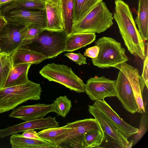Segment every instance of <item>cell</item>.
I'll use <instances>...</instances> for the list:
<instances>
[{"label": "cell", "instance_id": "1", "mask_svg": "<svg viewBox=\"0 0 148 148\" xmlns=\"http://www.w3.org/2000/svg\"><path fill=\"white\" fill-rule=\"evenodd\" d=\"M114 3L113 18L125 45L131 54L144 60L146 55L145 42L136 28L128 5L122 0H115Z\"/></svg>", "mask_w": 148, "mask_h": 148}, {"label": "cell", "instance_id": "2", "mask_svg": "<svg viewBox=\"0 0 148 148\" xmlns=\"http://www.w3.org/2000/svg\"><path fill=\"white\" fill-rule=\"evenodd\" d=\"M40 84L29 81L25 84L0 90V113L13 110L29 100L40 99Z\"/></svg>", "mask_w": 148, "mask_h": 148}, {"label": "cell", "instance_id": "3", "mask_svg": "<svg viewBox=\"0 0 148 148\" xmlns=\"http://www.w3.org/2000/svg\"><path fill=\"white\" fill-rule=\"evenodd\" d=\"M113 18L112 14L102 1L97 4L82 20L73 25L71 34L100 33L112 25Z\"/></svg>", "mask_w": 148, "mask_h": 148}, {"label": "cell", "instance_id": "4", "mask_svg": "<svg viewBox=\"0 0 148 148\" xmlns=\"http://www.w3.org/2000/svg\"><path fill=\"white\" fill-rule=\"evenodd\" d=\"M66 125V131L57 137L52 143L56 148H84V134L90 131L101 130L95 118L77 120Z\"/></svg>", "mask_w": 148, "mask_h": 148}, {"label": "cell", "instance_id": "5", "mask_svg": "<svg viewBox=\"0 0 148 148\" xmlns=\"http://www.w3.org/2000/svg\"><path fill=\"white\" fill-rule=\"evenodd\" d=\"M68 35L64 30L53 31L46 29L26 45L29 46L27 48L41 54L47 59L53 58L64 52Z\"/></svg>", "mask_w": 148, "mask_h": 148}, {"label": "cell", "instance_id": "6", "mask_svg": "<svg viewBox=\"0 0 148 148\" xmlns=\"http://www.w3.org/2000/svg\"><path fill=\"white\" fill-rule=\"evenodd\" d=\"M95 45L99 47V51L98 56L92 59L95 66L102 69L114 67L128 60L125 49L120 42L112 38H101L95 42Z\"/></svg>", "mask_w": 148, "mask_h": 148}, {"label": "cell", "instance_id": "7", "mask_svg": "<svg viewBox=\"0 0 148 148\" xmlns=\"http://www.w3.org/2000/svg\"><path fill=\"white\" fill-rule=\"evenodd\" d=\"M39 73L49 81L59 83L70 90L78 93L85 92V84L83 80L67 66L54 63L48 64L42 68Z\"/></svg>", "mask_w": 148, "mask_h": 148}, {"label": "cell", "instance_id": "8", "mask_svg": "<svg viewBox=\"0 0 148 148\" xmlns=\"http://www.w3.org/2000/svg\"><path fill=\"white\" fill-rule=\"evenodd\" d=\"M88 110L96 120L103 133L102 143H108L113 147L126 148L129 141L118 128L95 106L88 105Z\"/></svg>", "mask_w": 148, "mask_h": 148}, {"label": "cell", "instance_id": "9", "mask_svg": "<svg viewBox=\"0 0 148 148\" xmlns=\"http://www.w3.org/2000/svg\"><path fill=\"white\" fill-rule=\"evenodd\" d=\"M28 28L8 23L0 32V52L10 55L18 48L31 43L24 40Z\"/></svg>", "mask_w": 148, "mask_h": 148}, {"label": "cell", "instance_id": "10", "mask_svg": "<svg viewBox=\"0 0 148 148\" xmlns=\"http://www.w3.org/2000/svg\"><path fill=\"white\" fill-rule=\"evenodd\" d=\"M8 23L21 26L46 28L45 10H27L16 8L4 15Z\"/></svg>", "mask_w": 148, "mask_h": 148}, {"label": "cell", "instance_id": "11", "mask_svg": "<svg viewBox=\"0 0 148 148\" xmlns=\"http://www.w3.org/2000/svg\"><path fill=\"white\" fill-rule=\"evenodd\" d=\"M116 80H111L104 76H97L87 81L85 92L93 101L104 100L108 97H116L115 90Z\"/></svg>", "mask_w": 148, "mask_h": 148}, {"label": "cell", "instance_id": "12", "mask_svg": "<svg viewBox=\"0 0 148 148\" xmlns=\"http://www.w3.org/2000/svg\"><path fill=\"white\" fill-rule=\"evenodd\" d=\"M114 68L121 71L129 81L138 106V112L143 113L145 112L143 99V93L145 86L142 77L139 74L137 69L124 62Z\"/></svg>", "mask_w": 148, "mask_h": 148}, {"label": "cell", "instance_id": "13", "mask_svg": "<svg viewBox=\"0 0 148 148\" xmlns=\"http://www.w3.org/2000/svg\"><path fill=\"white\" fill-rule=\"evenodd\" d=\"M115 90L116 97L125 109L132 114L138 112V106L130 83L120 71L116 80Z\"/></svg>", "mask_w": 148, "mask_h": 148}, {"label": "cell", "instance_id": "14", "mask_svg": "<svg viewBox=\"0 0 148 148\" xmlns=\"http://www.w3.org/2000/svg\"><path fill=\"white\" fill-rule=\"evenodd\" d=\"M54 112L53 103L50 104L38 103L22 106L13 109L9 116L19 119L25 121L43 118L50 112Z\"/></svg>", "mask_w": 148, "mask_h": 148}, {"label": "cell", "instance_id": "15", "mask_svg": "<svg viewBox=\"0 0 148 148\" xmlns=\"http://www.w3.org/2000/svg\"><path fill=\"white\" fill-rule=\"evenodd\" d=\"M93 105L96 107L127 139L138 132V129L124 121L104 100H96Z\"/></svg>", "mask_w": 148, "mask_h": 148}, {"label": "cell", "instance_id": "16", "mask_svg": "<svg viewBox=\"0 0 148 148\" xmlns=\"http://www.w3.org/2000/svg\"><path fill=\"white\" fill-rule=\"evenodd\" d=\"M59 126V122L56 117L48 116L46 118H39L8 127L3 129L4 134L8 136L29 130H40Z\"/></svg>", "mask_w": 148, "mask_h": 148}, {"label": "cell", "instance_id": "17", "mask_svg": "<svg viewBox=\"0 0 148 148\" xmlns=\"http://www.w3.org/2000/svg\"><path fill=\"white\" fill-rule=\"evenodd\" d=\"M10 57L12 66L21 64H39L47 59L39 53L22 47L12 53Z\"/></svg>", "mask_w": 148, "mask_h": 148}, {"label": "cell", "instance_id": "18", "mask_svg": "<svg viewBox=\"0 0 148 148\" xmlns=\"http://www.w3.org/2000/svg\"><path fill=\"white\" fill-rule=\"evenodd\" d=\"M45 10L47 22L46 29L53 31L64 30L61 5H52L47 1L45 3Z\"/></svg>", "mask_w": 148, "mask_h": 148}, {"label": "cell", "instance_id": "19", "mask_svg": "<svg viewBox=\"0 0 148 148\" xmlns=\"http://www.w3.org/2000/svg\"><path fill=\"white\" fill-rule=\"evenodd\" d=\"M10 143L12 148H56L55 145L49 142L27 138L17 133L11 135Z\"/></svg>", "mask_w": 148, "mask_h": 148}, {"label": "cell", "instance_id": "20", "mask_svg": "<svg viewBox=\"0 0 148 148\" xmlns=\"http://www.w3.org/2000/svg\"><path fill=\"white\" fill-rule=\"evenodd\" d=\"M30 64H21L12 66L3 88L26 83L29 81L28 78Z\"/></svg>", "mask_w": 148, "mask_h": 148}, {"label": "cell", "instance_id": "21", "mask_svg": "<svg viewBox=\"0 0 148 148\" xmlns=\"http://www.w3.org/2000/svg\"><path fill=\"white\" fill-rule=\"evenodd\" d=\"M96 37L95 33L68 35L66 41L64 51H72L85 47L94 41Z\"/></svg>", "mask_w": 148, "mask_h": 148}, {"label": "cell", "instance_id": "22", "mask_svg": "<svg viewBox=\"0 0 148 148\" xmlns=\"http://www.w3.org/2000/svg\"><path fill=\"white\" fill-rule=\"evenodd\" d=\"M148 0H139L136 22L138 31L143 40L148 38Z\"/></svg>", "mask_w": 148, "mask_h": 148}, {"label": "cell", "instance_id": "23", "mask_svg": "<svg viewBox=\"0 0 148 148\" xmlns=\"http://www.w3.org/2000/svg\"><path fill=\"white\" fill-rule=\"evenodd\" d=\"M102 0H73V25L82 20Z\"/></svg>", "mask_w": 148, "mask_h": 148}, {"label": "cell", "instance_id": "24", "mask_svg": "<svg viewBox=\"0 0 148 148\" xmlns=\"http://www.w3.org/2000/svg\"><path fill=\"white\" fill-rule=\"evenodd\" d=\"M0 8V11L4 15L10 10L16 8L44 10H45V3L29 1L14 0L4 5Z\"/></svg>", "mask_w": 148, "mask_h": 148}, {"label": "cell", "instance_id": "25", "mask_svg": "<svg viewBox=\"0 0 148 148\" xmlns=\"http://www.w3.org/2000/svg\"><path fill=\"white\" fill-rule=\"evenodd\" d=\"M64 31L68 34H71L73 25V0H61Z\"/></svg>", "mask_w": 148, "mask_h": 148}, {"label": "cell", "instance_id": "26", "mask_svg": "<svg viewBox=\"0 0 148 148\" xmlns=\"http://www.w3.org/2000/svg\"><path fill=\"white\" fill-rule=\"evenodd\" d=\"M103 138L101 130L85 133L84 136V148H99L102 144Z\"/></svg>", "mask_w": 148, "mask_h": 148}, {"label": "cell", "instance_id": "27", "mask_svg": "<svg viewBox=\"0 0 148 148\" xmlns=\"http://www.w3.org/2000/svg\"><path fill=\"white\" fill-rule=\"evenodd\" d=\"M12 67L10 55L0 52V90L3 88Z\"/></svg>", "mask_w": 148, "mask_h": 148}, {"label": "cell", "instance_id": "28", "mask_svg": "<svg viewBox=\"0 0 148 148\" xmlns=\"http://www.w3.org/2000/svg\"><path fill=\"white\" fill-rule=\"evenodd\" d=\"M67 129L66 124L65 126L45 129L37 133L40 138L52 144L56 138L65 132Z\"/></svg>", "mask_w": 148, "mask_h": 148}, {"label": "cell", "instance_id": "29", "mask_svg": "<svg viewBox=\"0 0 148 148\" xmlns=\"http://www.w3.org/2000/svg\"><path fill=\"white\" fill-rule=\"evenodd\" d=\"M54 112L58 115L65 117L72 107L71 102L66 96H61L56 98L53 103Z\"/></svg>", "mask_w": 148, "mask_h": 148}, {"label": "cell", "instance_id": "30", "mask_svg": "<svg viewBox=\"0 0 148 148\" xmlns=\"http://www.w3.org/2000/svg\"><path fill=\"white\" fill-rule=\"evenodd\" d=\"M141 119L140 128L138 132L135 134L133 139L134 141L132 146L136 144L143 137L148 129V118L146 111L144 112Z\"/></svg>", "mask_w": 148, "mask_h": 148}, {"label": "cell", "instance_id": "31", "mask_svg": "<svg viewBox=\"0 0 148 148\" xmlns=\"http://www.w3.org/2000/svg\"><path fill=\"white\" fill-rule=\"evenodd\" d=\"M46 29L38 27H28L24 40L32 41V40Z\"/></svg>", "mask_w": 148, "mask_h": 148}, {"label": "cell", "instance_id": "32", "mask_svg": "<svg viewBox=\"0 0 148 148\" xmlns=\"http://www.w3.org/2000/svg\"><path fill=\"white\" fill-rule=\"evenodd\" d=\"M64 55L79 65L87 64L86 57L80 52L67 53H65Z\"/></svg>", "mask_w": 148, "mask_h": 148}, {"label": "cell", "instance_id": "33", "mask_svg": "<svg viewBox=\"0 0 148 148\" xmlns=\"http://www.w3.org/2000/svg\"><path fill=\"white\" fill-rule=\"evenodd\" d=\"M148 50H147L146 55L144 60L143 63V69L141 77L143 78L145 82V86L147 89L148 88Z\"/></svg>", "mask_w": 148, "mask_h": 148}, {"label": "cell", "instance_id": "34", "mask_svg": "<svg viewBox=\"0 0 148 148\" xmlns=\"http://www.w3.org/2000/svg\"><path fill=\"white\" fill-rule=\"evenodd\" d=\"M99 51V47L95 45L86 49L84 52V55L92 59L98 56Z\"/></svg>", "mask_w": 148, "mask_h": 148}, {"label": "cell", "instance_id": "35", "mask_svg": "<svg viewBox=\"0 0 148 148\" xmlns=\"http://www.w3.org/2000/svg\"><path fill=\"white\" fill-rule=\"evenodd\" d=\"M22 135L23 137L27 138L38 140L42 139L38 135L37 133L34 130L31 129L25 130L23 132Z\"/></svg>", "mask_w": 148, "mask_h": 148}, {"label": "cell", "instance_id": "36", "mask_svg": "<svg viewBox=\"0 0 148 148\" xmlns=\"http://www.w3.org/2000/svg\"><path fill=\"white\" fill-rule=\"evenodd\" d=\"M8 24L4 15L2 14L0 11V32Z\"/></svg>", "mask_w": 148, "mask_h": 148}, {"label": "cell", "instance_id": "37", "mask_svg": "<svg viewBox=\"0 0 148 148\" xmlns=\"http://www.w3.org/2000/svg\"><path fill=\"white\" fill-rule=\"evenodd\" d=\"M51 5L56 6H61V0H47Z\"/></svg>", "mask_w": 148, "mask_h": 148}, {"label": "cell", "instance_id": "38", "mask_svg": "<svg viewBox=\"0 0 148 148\" xmlns=\"http://www.w3.org/2000/svg\"><path fill=\"white\" fill-rule=\"evenodd\" d=\"M14 0H0V5L1 7L5 4L12 1Z\"/></svg>", "mask_w": 148, "mask_h": 148}, {"label": "cell", "instance_id": "39", "mask_svg": "<svg viewBox=\"0 0 148 148\" xmlns=\"http://www.w3.org/2000/svg\"><path fill=\"white\" fill-rule=\"evenodd\" d=\"M19 0V1H34L40 3H45L47 1V0Z\"/></svg>", "mask_w": 148, "mask_h": 148}, {"label": "cell", "instance_id": "40", "mask_svg": "<svg viewBox=\"0 0 148 148\" xmlns=\"http://www.w3.org/2000/svg\"><path fill=\"white\" fill-rule=\"evenodd\" d=\"M134 141L133 140L130 141V142H129V143L128 144L126 148H130L132 147Z\"/></svg>", "mask_w": 148, "mask_h": 148}, {"label": "cell", "instance_id": "41", "mask_svg": "<svg viewBox=\"0 0 148 148\" xmlns=\"http://www.w3.org/2000/svg\"><path fill=\"white\" fill-rule=\"evenodd\" d=\"M0 51H1V49H0Z\"/></svg>", "mask_w": 148, "mask_h": 148}, {"label": "cell", "instance_id": "42", "mask_svg": "<svg viewBox=\"0 0 148 148\" xmlns=\"http://www.w3.org/2000/svg\"><path fill=\"white\" fill-rule=\"evenodd\" d=\"M0 7H1V6H0Z\"/></svg>", "mask_w": 148, "mask_h": 148}]
</instances>
